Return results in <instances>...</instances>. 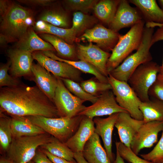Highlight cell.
I'll list each match as a JSON object with an SVG mask.
<instances>
[{"mask_svg":"<svg viewBox=\"0 0 163 163\" xmlns=\"http://www.w3.org/2000/svg\"><path fill=\"white\" fill-rule=\"evenodd\" d=\"M0 106L2 112L11 116L61 117L53 102L36 85L31 86L22 83L1 88Z\"/></svg>","mask_w":163,"mask_h":163,"instance_id":"1","label":"cell"},{"mask_svg":"<svg viewBox=\"0 0 163 163\" xmlns=\"http://www.w3.org/2000/svg\"><path fill=\"white\" fill-rule=\"evenodd\" d=\"M33 13L30 9L12 3L0 17V44L18 42L34 25Z\"/></svg>","mask_w":163,"mask_h":163,"instance_id":"2","label":"cell"},{"mask_svg":"<svg viewBox=\"0 0 163 163\" xmlns=\"http://www.w3.org/2000/svg\"><path fill=\"white\" fill-rule=\"evenodd\" d=\"M153 33V28L144 27L141 43L136 52L128 56L109 74L118 80L128 82L131 75L139 66L152 61V57L150 49L152 46Z\"/></svg>","mask_w":163,"mask_h":163,"instance_id":"3","label":"cell"},{"mask_svg":"<svg viewBox=\"0 0 163 163\" xmlns=\"http://www.w3.org/2000/svg\"><path fill=\"white\" fill-rule=\"evenodd\" d=\"M46 133L65 143L78 129L83 116L50 118L41 116L25 117Z\"/></svg>","mask_w":163,"mask_h":163,"instance_id":"4","label":"cell"},{"mask_svg":"<svg viewBox=\"0 0 163 163\" xmlns=\"http://www.w3.org/2000/svg\"><path fill=\"white\" fill-rule=\"evenodd\" d=\"M145 22L143 20L132 26L125 34H120L107 64L109 73L121 63L133 51L139 48L142 37Z\"/></svg>","mask_w":163,"mask_h":163,"instance_id":"5","label":"cell"},{"mask_svg":"<svg viewBox=\"0 0 163 163\" xmlns=\"http://www.w3.org/2000/svg\"><path fill=\"white\" fill-rule=\"evenodd\" d=\"M52 137L45 133L36 136L13 137L6 152L7 157L14 163H27L32 160L39 147Z\"/></svg>","mask_w":163,"mask_h":163,"instance_id":"6","label":"cell"},{"mask_svg":"<svg viewBox=\"0 0 163 163\" xmlns=\"http://www.w3.org/2000/svg\"><path fill=\"white\" fill-rule=\"evenodd\" d=\"M160 67L152 61L142 64L129 77L128 83L141 102L150 100L149 91L156 80L160 72Z\"/></svg>","mask_w":163,"mask_h":163,"instance_id":"7","label":"cell"},{"mask_svg":"<svg viewBox=\"0 0 163 163\" xmlns=\"http://www.w3.org/2000/svg\"><path fill=\"white\" fill-rule=\"evenodd\" d=\"M107 79L119 105L133 118L143 120L139 106L141 101L128 82L118 80L109 74Z\"/></svg>","mask_w":163,"mask_h":163,"instance_id":"8","label":"cell"},{"mask_svg":"<svg viewBox=\"0 0 163 163\" xmlns=\"http://www.w3.org/2000/svg\"><path fill=\"white\" fill-rule=\"evenodd\" d=\"M57 85L53 102L61 117H72L78 115L86 106L85 101L72 94L61 78H57Z\"/></svg>","mask_w":163,"mask_h":163,"instance_id":"9","label":"cell"},{"mask_svg":"<svg viewBox=\"0 0 163 163\" xmlns=\"http://www.w3.org/2000/svg\"><path fill=\"white\" fill-rule=\"evenodd\" d=\"M32 53L34 59L56 77L70 79L78 83L82 81V72L68 63L53 59L42 51Z\"/></svg>","mask_w":163,"mask_h":163,"instance_id":"10","label":"cell"},{"mask_svg":"<svg viewBox=\"0 0 163 163\" xmlns=\"http://www.w3.org/2000/svg\"><path fill=\"white\" fill-rule=\"evenodd\" d=\"M125 112H127L119 105L112 90H110L99 95L94 103L85 107L78 115L93 119L97 117L109 116L115 113Z\"/></svg>","mask_w":163,"mask_h":163,"instance_id":"11","label":"cell"},{"mask_svg":"<svg viewBox=\"0 0 163 163\" xmlns=\"http://www.w3.org/2000/svg\"><path fill=\"white\" fill-rule=\"evenodd\" d=\"M7 55L11 62L10 75L16 78L23 77L33 81L31 68L34 59L32 53L15 48L9 49Z\"/></svg>","mask_w":163,"mask_h":163,"instance_id":"12","label":"cell"},{"mask_svg":"<svg viewBox=\"0 0 163 163\" xmlns=\"http://www.w3.org/2000/svg\"><path fill=\"white\" fill-rule=\"evenodd\" d=\"M76 52L78 59L89 63L103 75L108 77L107 64L111 54L91 42L86 45L78 44Z\"/></svg>","mask_w":163,"mask_h":163,"instance_id":"13","label":"cell"},{"mask_svg":"<svg viewBox=\"0 0 163 163\" xmlns=\"http://www.w3.org/2000/svg\"><path fill=\"white\" fill-rule=\"evenodd\" d=\"M163 129V121H152L141 126L132 142L131 149L136 155L144 148L152 147L158 140V135Z\"/></svg>","mask_w":163,"mask_h":163,"instance_id":"14","label":"cell"},{"mask_svg":"<svg viewBox=\"0 0 163 163\" xmlns=\"http://www.w3.org/2000/svg\"><path fill=\"white\" fill-rule=\"evenodd\" d=\"M129 2L126 0H120L114 18L109 24L110 29L118 32L122 28L132 27L143 20L140 11L131 7Z\"/></svg>","mask_w":163,"mask_h":163,"instance_id":"15","label":"cell"},{"mask_svg":"<svg viewBox=\"0 0 163 163\" xmlns=\"http://www.w3.org/2000/svg\"><path fill=\"white\" fill-rule=\"evenodd\" d=\"M119 35L118 32L97 24L85 30L80 38L96 43L97 46L106 51L112 50L118 41Z\"/></svg>","mask_w":163,"mask_h":163,"instance_id":"16","label":"cell"},{"mask_svg":"<svg viewBox=\"0 0 163 163\" xmlns=\"http://www.w3.org/2000/svg\"><path fill=\"white\" fill-rule=\"evenodd\" d=\"M144 123L143 120L133 118L128 112L119 113L115 126L117 129L120 142L131 148L134 138Z\"/></svg>","mask_w":163,"mask_h":163,"instance_id":"17","label":"cell"},{"mask_svg":"<svg viewBox=\"0 0 163 163\" xmlns=\"http://www.w3.org/2000/svg\"><path fill=\"white\" fill-rule=\"evenodd\" d=\"M118 114H113L106 118L95 117L93 119L95 125L94 133L101 137L111 163L115 160L112 151V133Z\"/></svg>","mask_w":163,"mask_h":163,"instance_id":"18","label":"cell"},{"mask_svg":"<svg viewBox=\"0 0 163 163\" xmlns=\"http://www.w3.org/2000/svg\"><path fill=\"white\" fill-rule=\"evenodd\" d=\"M94 130L93 119L83 116L76 132L64 143L74 153L82 152L86 143L94 133Z\"/></svg>","mask_w":163,"mask_h":163,"instance_id":"19","label":"cell"},{"mask_svg":"<svg viewBox=\"0 0 163 163\" xmlns=\"http://www.w3.org/2000/svg\"><path fill=\"white\" fill-rule=\"evenodd\" d=\"M31 70L34 77L33 81L53 102L57 85V78L51 74L38 63H33Z\"/></svg>","mask_w":163,"mask_h":163,"instance_id":"20","label":"cell"},{"mask_svg":"<svg viewBox=\"0 0 163 163\" xmlns=\"http://www.w3.org/2000/svg\"><path fill=\"white\" fill-rule=\"evenodd\" d=\"M82 153L88 163H111L99 136L95 133L86 143Z\"/></svg>","mask_w":163,"mask_h":163,"instance_id":"21","label":"cell"},{"mask_svg":"<svg viewBox=\"0 0 163 163\" xmlns=\"http://www.w3.org/2000/svg\"><path fill=\"white\" fill-rule=\"evenodd\" d=\"M16 48L31 53L37 51H54V47L49 42L43 40L30 28L25 34L18 41Z\"/></svg>","mask_w":163,"mask_h":163,"instance_id":"22","label":"cell"},{"mask_svg":"<svg viewBox=\"0 0 163 163\" xmlns=\"http://www.w3.org/2000/svg\"><path fill=\"white\" fill-rule=\"evenodd\" d=\"M11 117V127L13 137L34 136L46 133L26 117Z\"/></svg>","mask_w":163,"mask_h":163,"instance_id":"23","label":"cell"},{"mask_svg":"<svg viewBox=\"0 0 163 163\" xmlns=\"http://www.w3.org/2000/svg\"><path fill=\"white\" fill-rule=\"evenodd\" d=\"M136 6L146 22L163 24V10L155 0H129Z\"/></svg>","mask_w":163,"mask_h":163,"instance_id":"24","label":"cell"},{"mask_svg":"<svg viewBox=\"0 0 163 163\" xmlns=\"http://www.w3.org/2000/svg\"><path fill=\"white\" fill-rule=\"evenodd\" d=\"M40 37L50 43L57 52L61 58L75 61L77 58L76 50L72 45L67 43L62 38L52 34L40 33Z\"/></svg>","mask_w":163,"mask_h":163,"instance_id":"25","label":"cell"},{"mask_svg":"<svg viewBox=\"0 0 163 163\" xmlns=\"http://www.w3.org/2000/svg\"><path fill=\"white\" fill-rule=\"evenodd\" d=\"M34 29L40 33L48 34L58 37L70 44L72 45L76 40V34L71 28L59 27L40 20L35 23Z\"/></svg>","mask_w":163,"mask_h":163,"instance_id":"26","label":"cell"},{"mask_svg":"<svg viewBox=\"0 0 163 163\" xmlns=\"http://www.w3.org/2000/svg\"><path fill=\"white\" fill-rule=\"evenodd\" d=\"M42 52L45 55L53 59L66 62L81 72L94 75L100 82L108 83L107 77L103 75L94 66L87 62L80 60L73 61L64 59L57 56L51 51Z\"/></svg>","mask_w":163,"mask_h":163,"instance_id":"27","label":"cell"},{"mask_svg":"<svg viewBox=\"0 0 163 163\" xmlns=\"http://www.w3.org/2000/svg\"><path fill=\"white\" fill-rule=\"evenodd\" d=\"M139 109L144 123L152 121H163V101L153 98L148 101L141 102Z\"/></svg>","mask_w":163,"mask_h":163,"instance_id":"28","label":"cell"},{"mask_svg":"<svg viewBox=\"0 0 163 163\" xmlns=\"http://www.w3.org/2000/svg\"><path fill=\"white\" fill-rule=\"evenodd\" d=\"M120 1L114 0L100 1L93 9L95 14L100 20L109 25L114 18Z\"/></svg>","mask_w":163,"mask_h":163,"instance_id":"29","label":"cell"},{"mask_svg":"<svg viewBox=\"0 0 163 163\" xmlns=\"http://www.w3.org/2000/svg\"><path fill=\"white\" fill-rule=\"evenodd\" d=\"M52 155L71 162H76L74 153L63 143L52 136L50 140L40 147Z\"/></svg>","mask_w":163,"mask_h":163,"instance_id":"30","label":"cell"},{"mask_svg":"<svg viewBox=\"0 0 163 163\" xmlns=\"http://www.w3.org/2000/svg\"><path fill=\"white\" fill-rule=\"evenodd\" d=\"M40 19L59 27L66 28L69 26L67 16L64 12L57 9H50L44 12Z\"/></svg>","mask_w":163,"mask_h":163,"instance_id":"31","label":"cell"},{"mask_svg":"<svg viewBox=\"0 0 163 163\" xmlns=\"http://www.w3.org/2000/svg\"><path fill=\"white\" fill-rule=\"evenodd\" d=\"M11 117L0 113V145L2 150H8L11 142L13 136L11 127Z\"/></svg>","mask_w":163,"mask_h":163,"instance_id":"32","label":"cell"},{"mask_svg":"<svg viewBox=\"0 0 163 163\" xmlns=\"http://www.w3.org/2000/svg\"><path fill=\"white\" fill-rule=\"evenodd\" d=\"M80 84L85 91L95 96H98L105 91L112 90L109 83L100 82L95 78L82 81Z\"/></svg>","mask_w":163,"mask_h":163,"instance_id":"33","label":"cell"},{"mask_svg":"<svg viewBox=\"0 0 163 163\" xmlns=\"http://www.w3.org/2000/svg\"><path fill=\"white\" fill-rule=\"evenodd\" d=\"M96 21L94 17L82 12L76 11L73 14L72 25L71 28L77 35L85 31Z\"/></svg>","mask_w":163,"mask_h":163,"instance_id":"34","label":"cell"},{"mask_svg":"<svg viewBox=\"0 0 163 163\" xmlns=\"http://www.w3.org/2000/svg\"><path fill=\"white\" fill-rule=\"evenodd\" d=\"M61 79L66 88L72 93L85 101H89L93 104L98 99L99 96H94L88 94L84 90L80 83L69 79Z\"/></svg>","mask_w":163,"mask_h":163,"instance_id":"35","label":"cell"},{"mask_svg":"<svg viewBox=\"0 0 163 163\" xmlns=\"http://www.w3.org/2000/svg\"><path fill=\"white\" fill-rule=\"evenodd\" d=\"M64 1L68 9L85 14L93 9L98 2L96 0H67Z\"/></svg>","mask_w":163,"mask_h":163,"instance_id":"36","label":"cell"},{"mask_svg":"<svg viewBox=\"0 0 163 163\" xmlns=\"http://www.w3.org/2000/svg\"><path fill=\"white\" fill-rule=\"evenodd\" d=\"M115 145L116 149L121 156L130 163H155L139 157L130 148L126 146L120 142H116Z\"/></svg>","mask_w":163,"mask_h":163,"instance_id":"37","label":"cell"},{"mask_svg":"<svg viewBox=\"0 0 163 163\" xmlns=\"http://www.w3.org/2000/svg\"><path fill=\"white\" fill-rule=\"evenodd\" d=\"M11 62L9 60L5 63H2L0 66V87H11L18 85L22 82L19 78H15L8 72L9 70Z\"/></svg>","mask_w":163,"mask_h":163,"instance_id":"38","label":"cell"},{"mask_svg":"<svg viewBox=\"0 0 163 163\" xmlns=\"http://www.w3.org/2000/svg\"><path fill=\"white\" fill-rule=\"evenodd\" d=\"M161 138L157 145L149 152L140 155L141 158L155 163H163V129Z\"/></svg>","mask_w":163,"mask_h":163,"instance_id":"39","label":"cell"},{"mask_svg":"<svg viewBox=\"0 0 163 163\" xmlns=\"http://www.w3.org/2000/svg\"><path fill=\"white\" fill-rule=\"evenodd\" d=\"M149 95L163 101V74L159 73L155 83L150 88Z\"/></svg>","mask_w":163,"mask_h":163,"instance_id":"40","label":"cell"},{"mask_svg":"<svg viewBox=\"0 0 163 163\" xmlns=\"http://www.w3.org/2000/svg\"><path fill=\"white\" fill-rule=\"evenodd\" d=\"M35 163H53L43 151L38 148L32 160Z\"/></svg>","mask_w":163,"mask_h":163,"instance_id":"41","label":"cell"},{"mask_svg":"<svg viewBox=\"0 0 163 163\" xmlns=\"http://www.w3.org/2000/svg\"><path fill=\"white\" fill-rule=\"evenodd\" d=\"M18 2L24 4L34 5L46 6L50 5L54 0H19Z\"/></svg>","mask_w":163,"mask_h":163,"instance_id":"42","label":"cell"},{"mask_svg":"<svg viewBox=\"0 0 163 163\" xmlns=\"http://www.w3.org/2000/svg\"><path fill=\"white\" fill-rule=\"evenodd\" d=\"M159 28L153 33L151 44L152 45L156 42L163 40V24H159Z\"/></svg>","mask_w":163,"mask_h":163,"instance_id":"43","label":"cell"},{"mask_svg":"<svg viewBox=\"0 0 163 163\" xmlns=\"http://www.w3.org/2000/svg\"><path fill=\"white\" fill-rule=\"evenodd\" d=\"M42 150L53 163H77L76 161H69L62 158L53 155L45 150L43 149Z\"/></svg>","mask_w":163,"mask_h":163,"instance_id":"44","label":"cell"},{"mask_svg":"<svg viewBox=\"0 0 163 163\" xmlns=\"http://www.w3.org/2000/svg\"><path fill=\"white\" fill-rule=\"evenodd\" d=\"M12 3L11 1L8 0L0 1V17L4 15Z\"/></svg>","mask_w":163,"mask_h":163,"instance_id":"45","label":"cell"},{"mask_svg":"<svg viewBox=\"0 0 163 163\" xmlns=\"http://www.w3.org/2000/svg\"><path fill=\"white\" fill-rule=\"evenodd\" d=\"M74 158L77 163H88L84 158L82 152L74 153Z\"/></svg>","mask_w":163,"mask_h":163,"instance_id":"46","label":"cell"},{"mask_svg":"<svg viewBox=\"0 0 163 163\" xmlns=\"http://www.w3.org/2000/svg\"><path fill=\"white\" fill-rule=\"evenodd\" d=\"M113 163H125L123 159L121 156L117 149L116 157Z\"/></svg>","mask_w":163,"mask_h":163,"instance_id":"47","label":"cell"},{"mask_svg":"<svg viewBox=\"0 0 163 163\" xmlns=\"http://www.w3.org/2000/svg\"><path fill=\"white\" fill-rule=\"evenodd\" d=\"M0 163H14L7 157H1Z\"/></svg>","mask_w":163,"mask_h":163,"instance_id":"48","label":"cell"},{"mask_svg":"<svg viewBox=\"0 0 163 163\" xmlns=\"http://www.w3.org/2000/svg\"><path fill=\"white\" fill-rule=\"evenodd\" d=\"M158 2L161 8L163 10V0H158Z\"/></svg>","mask_w":163,"mask_h":163,"instance_id":"49","label":"cell"},{"mask_svg":"<svg viewBox=\"0 0 163 163\" xmlns=\"http://www.w3.org/2000/svg\"><path fill=\"white\" fill-rule=\"evenodd\" d=\"M160 71L159 73H161L163 74V61H162V65L161 66H160Z\"/></svg>","mask_w":163,"mask_h":163,"instance_id":"50","label":"cell"},{"mask_svg":"<svg viewBox=\"0 0 163 163\" xmlns=\"http://www.w3.org/2000/svg\"><path fill=\"white\" fill-rule=\"evenodd\" d=\"M27 163H35L33 161L31 160L29 162H28Z\"/></svg>","mask_w":163,"mask_h":163,"instance_id":"51","label":"cell"}]
</instances>
